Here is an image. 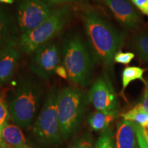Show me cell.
<instances>
[{"label": "cell", "mask_w": 148, "mask_h": 148, "mask_svg": "<svg viewBox=\"0 0 148 148\" xmlns=\"http://www.w3.org/2000/svg\"><path fill=\"white\" fill-rule=\"evenodd\" d=\"M82 19L92 54L96 60L111 68L124 35L95 10H85Z\"/></svg>", "instance_id": "6da1fadb"}, {"label": "cell", "mask_w": 148, "mask_h": 148, "mask_svg": "<svg viewBox=\"0 0 148 148\" xmlns=\"http://www.w3.org/2000/svg\"><path fill=\"white\" fill-rule=\"evenodd\" d=\"M44 87L36 79H22L8 101L10 119L21 128L29 127L36 117L44 97Z\"/></svg>", "instance_id": "7a4b0ae2"}, {"label": "cell", "mask_w": 148, "mask_h": 148, "mask_svg": "<svg viewBox=\"0 0 148 148\" xmlns=\"http://www.w3.org/2000/svg\"><path fill=\"white\" fill-rule=\"evenodd\" d=\"M61 50L68 80L77 86L87 85L92 69V54L87 44L79 35L71 34L62 40Z\"/></svg>", "instance_id": "3957f363"}, {"label": "cell", "mask_w": 148, "mask_h": 148, "mask_svg": "<svg viewBox=\"0 0 148 148\" xmlns=\"http://www.w3.org/2000/svg\"><path fill=\"white\" fill-rule=\"evenodd\" d=\"M87 100L84 92L75 86H68L58 92V120L62 140L76 134L86 108Z\"/></svg>", "instance_id": "277c9868"}, {"label": "cell", "mask_w": 148, "mask_h": 148, "mask_svg": "<svg viewBox=\"0 0 148 148\" xmlns=\"http://www.w3.org/2000/svg\"><path fill=\"white\" fill-rule=\"evenodd\" d=\"M72 16V9L69 4L56 8L51 15L36 29L21 34L18 47L21 52L31 55L36 49L60 34Z\"/></svg>", "instance_id": "5b68a950"}, {"label": "cell", "mask_w": 148, "mask_h": 148, "mask_svg": "<svg viewBox=\"0 0 148 148\" xmlns=\"http://www.w3.org/2000/svg\"><path fill=\"white\" fill-rule=\"evenodd\" d=\"M58 92L51 88L46 95L42 109L32 127V132L38 143L42 145H55L62 140L58 120Z\"/></svg>", "instance_id": "8992f818"}, {"label": "cell", "mask_w": 148, "mask_h": 148, "mask_svg": "<svg viewBox=\"0 0 148 148\" xmlns=\"http://www.w3.org/2000/svg\"><path fill=\"white\" fill-rule=\"evenodd\" d=\"M55 8L45 0H21L16 21L20 35L36 29L51 15Z\"/></svg>", "instance_id": "52a82bcc"}, {"label": "cell", "mask_w": 148, "mask_h": 148, "mask_svg": "<svg viewBox=\"0 0 148 148\" xmlns=\"http://www.w3.org/2000/svg\"><path fill=\"white\" fill-rule=\"evenodd\" d=\"M29 67L35 75L43 79H48L56 74L62 58L61 46L51 40L36 49L32 54Z\"/></svg>", "instance_id": "ba28073f"}, {"label": "cell", "mask_w": 148, "mask_h": 148, "mask_svg": "<svg viewBox=\"0 0 148 148\" xmlns=\"http://www.w3.org/2000/svg\"><path fill=\"white\" fill-rule=\"evenodd\" d=\"M89 102L96 110H117V98L108 78L101 77L92 84L88 95Z\"/></svg>", "instance_id": "9c48e42d"}, {"label": "cell", "mask_w": 148, "mask_h": 148, "mask_svg": "<svg viewBox=\"0 0 148 148\" xmlns=\"http://www.w3.org/2000/svg\"><path fill=\"white\" fill-rule=\"evenodd\" d=\"M104 1L122 25L130 29L140 26L141 18L128 0H104Z\"/></svg>", "instance_id": "30bf717a"}, {"label": "cell", "mask_w": 148, "mask_h": 148, "mask_svg": "<svg viewBox=\"0 0 148 148\" xmlns=\"http://www.w3.org/2000/svg\"><path fill=\"white\" fill-rule=\"evenodd\" d=\"M20 33L14 16L8 9L0 5V53L18 45Z\"/></svg>", "instance_id": "8fae6325"}, {"label": "cell", "mask_w": 148, "mask_h": 148, "mask_svg": "<svg viewBox=\"0 0 148 148\" xmlns=\"http://www.w3.org/2000/svg\"><path fill=\"white\" fill-rule=\"evenodd\" d=\"M20 58L21 53L18 45L8 47L0 53V86L10 82Z\"/></svg>", "instance_id": "7c38bea8"}, {"label": "cell", "mask_w": 148, "mask_h": 148, "mask_svg": "<svg viewBox=\"0 0 148 148\" xmlns=\"http://www.w3.org/2000/svg\"><path fill=\"white\" fill-rule=\"evenodd\" d=\"M114 141L115 148H136L137 139L134 122L121 120L117 124Z\"/></svg>", "instance_id": "4fadbf2b"}, {"label": "cell", "mask_w": 148, "mask_h": 148, "mask_svg": "<svg viewBox=\"0 0 148 148\" xmlns=\"http://www.w3.org/2000/svg\"><path fill=\"white\" fill-rule=\"evenodd\" d=\"M26 143L21 128L15 124L6 123L1 130V148H16Z\"/></svg>", "instance_id": "5bb4252c"}, {"label": "cell", "mask_w": 148, "mask_h": 148, "mask_svg": "<svg viewBox=\"0 0 148 148\" xmlns=\"http://www.w3.org/2000/svg\"><path fill=\"white\" fill-rule=\"evenodd\" d=\"M118 111H99L96 110L90 114L88 123L92 130L101 131L108 129L110 123L117 117Z\"/></svg>", "instance_id": "9a60e30c"}, {"label": "cell", "mask_w": 148, "mask_h": 148, "mask_svg": "<svg viewBox=\"0 0 148 148\" xmlns=\"http://www.w3.org/2000/svg\"><path fill=\"white\" fill-rule=\"evenodd\" d=\"M122 119L136 123L143 128L148 127V113L144 110L141 103L121 114Z\"/></svg>", "instance_id": "2e32d148"}, {"label": "cell", "mask_w": 148, "mask_h": 148, "mask_svg": "<svg viewBox=\"0 0 148 148\" xmlns=\"http://www.w3.org/2000/svg\"><path fill=\"white\" fill-rule=\"evenodd\" d=\"M145 71V69L138 67V66H127L125 67L123 70L121 74L122 90L123 91L127 87L130 83L136 80V79H139L145 85H147V82H146L143 77Z\"/></svg>", "instance_id": "e0dca14e"}, {"label": "cell", "mask_w": 148, "mask_h": 148, "mask_svg": "<svg viewBox=\"0 0 148 148\" xmlns=\"http://www.w3.org/2000/svg\"><path fill=\"white\" fill-rule=\"evenodd\" d=\"M132 46L138 57L148 62V30L142 31L135 35L132 40Z\"/></svg>", "instance_id": "ac0fdd59"}, {"label": "cell", "mask_w": 148, "mask_h": 148, "mask_svg": "<svg viewBox=\"0 0 148 148\" xmlns=\"http://www.w3.org/2000/svg\"><path fill=\"white\" fill-rule=\"evenodd\" d=\"M94 148H115L114 133L110 127L101 132Z\"/></svg>", "instance_id": "d6986e66"}, {"label": "cell", "mask_w": 148, "mask_h": 148, "mask_svg": "<svg viewBox=\"0 0 148 148\" xmlns=\"http://www.w3.org/2000/svg\"><path fill=\"white\" fill-rule=\"evenodd\" d=\"M69 148H94L91 136L88 133H85L74 140Z\"/></svg>", "instance_id": "ffe728a7"}, {"label": "cell", "mask_w": 148, "mask_h": 148, "mask_svg": "<svg viewBox=\"0 0 148 148\" xmlns=\"http://www.w3.org/2000/svg\"><path fill=\"white\" fill-rule=\"evenodd\" d=\"M10 119L8 104L2 96L0 95V126H4Z\"/></svg>", "instance_id": "44dd1931"}, {"label": "cell", "mask_w": 148, "mask_h": 148, "mask_svg": "<svg viewBox=\"0 0 148 148\" xmlns=\"http://www.w3.org/2000/svg\"><path fill=\"white\" fill-rule=\"evenodd\" d=\"M135 56L134 53L132 52H123L121 51H118L114 55V62L121 64H128L131 62Z\"/></svg>", "instance_id": "7402d4cb"}, {"label": "cell", "mask_w": 148, "mask_h": 148, "mask_svg": "<svg viewBox=\"0 0 148 148\" xmlns=\"http://www.w3.org/2000/svg\"><path fill=\"white\" fill-rule=\"evenodd\" d=\"M134 123L135 131H136V139H137L138 145L140 148H148V143L144 137L142 127L136 123Z\"/></svg>", "instance_id": "603a6c76"}, {"label": "cell", "mask_w": 148, "mask_h": 148, "mask_svg": "<svg viewBox=\"0 0 148 148\" xmlns=\"http://www.w3.org/2000/svg\"><path fill=\"white\" fill-rule=\"evenodd\" d=\"M130 1L141 13L148 16V0H130Z\"/></svg>", "instance_id": "cb8c5ba5"}, {"label": "cell", "mask_w": 148, "mask_h": 148, "mask_svg": "<svg viewBox=\"0 0 148 148\" xmlns=\"http://www.w3.org/2000/svg\"><path fill=\"white\" fill-rule=\"evenodd\" d=\"M49 4L54 5H65L69 4L71 3H75L78 1V0H45Z\"/></svg>", "instance_id": "d4e9b609"}, {"label": "cell", "mask_w": 148, "mask_h": 148, "mask_svg": "<svg viewBox=\"0 0 148 148\" xmlns=\"http://www.w3.org/2000/svg\"><path fill=\"white\" fill-rule=\"evenodd\" d=\"M56 73L58 75H59L60 77H62V78L68 79L67 71H66V69L64 68V66L62 65V64H60V65L57 67L56 70Z\"/></svg>", "instance_id": "484cf974"}, {"label": "cell", "mask_w": 148, "mask_h": 148, "mask_svg": "<svg viewBox=\"0 0 148 148\" xmlns=\"http://www.w3.org/2000/svg\"><path fill=\"white\" fill-rule=\"evenodd\" d=\"M141 104L145 112L148 113V82L147 85H146L145 92V95H144L143 102L141 103Z\"/></svg>", "instance_id": "4316f807"}, {"label": "cell", "mask_w": 148, "mask_h": 148, "mask_svg": "<svg viewBox=\"0 0 148 148\" xmlns=\"http://www.w3.org/2000/svg\"><path fill=\"white\" fill-rule=\"evenodd\" d=\"M0 3H5L7 4H12L14 3V0H0Z\"/></svg>", "instance_id": "83f0119b"}, {"label": "cell", "mask_w": 148, "mask_h": 148, "mask_svg": "<svg viewBox=\"0 0 148 148\" xmlns=\"http://www.w3.org/2000/svg\"><path fill=\"white\" fill-rule=\"evenodd\" d=\"M16 148H34V147H31V146L28 145L27 144H25V145H23L20 146V147H16Z\"/></svg>", "instance_id": "f1b7e54d"}, {"label": "cell", "mask_w": 148, "mask_h": 148, "mask_svg": "<svg viewBox=\"0 0 148 148\" xmlns=\"http://www.w3.org/2000/svg\"><path fill=\"white\" fill-rule=\"evenodd\" d=\"M136 148H140L139 147H138V145H136Z\"/></svg>", "instance_id": "f546056e"}, {"label": "cell", "mask_w": 148, "mask_h": 148, "mask_svg": "<svg viewBox=\"0 0 148 148\" xmlns=\"http://www.w3.org/2000/svg\"><path fill=\"white\" fill-rule=\"evenodd\" d=\"M97 1H100V0H97Z\"/></svg>", "instance_id": "4dcf8cb0"}, {"label": "cell", "mask_w": 148, "mask_h": 148, "mask_svg": "<svg viewBox=\"0 0 148 148\" xmlns=\"http://www.w3.org/2000/svg\"><path fill=\"white\" fill-rule=\"evenodd\" d=\"M0 148H1V147H0Z\"/></svg>", "instance_id": "1f68e13d"}]
</instances>
